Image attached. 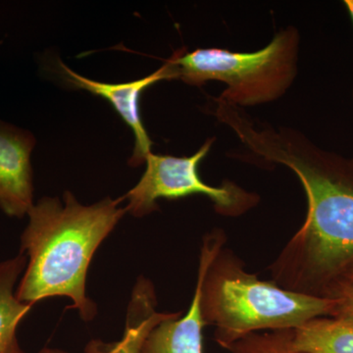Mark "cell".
Returning <instances> with one entry per match:
<instances>
[{
	"instance_id": "obj_1",
	"label": "cell",
	"mask_w": 353,
	"mask_h": 353,
	"mask_svg": "<svg viewBox=\"0 0 353 353\" xmlns=\"http://www.w3.org/2000/svg\"><path fill=\"white\" fill-rule=\"evenodd\" d=\"M213 113L238 136L234 158L294 171L307 196L303 227L269 267L283 289L328 297L353 264V160L326 152L301 132L252 119L243 108L218 99Z\"/></svg>"
},
{
	"instance_id": "obj_2",
	"label": "cell",
	"mask_w": 353,
	"mask_h": 353,
	"mask_svg": "<svg viewBox=\"0 0 353 353\" xmlns=\"http://www.w3.org/2000/svg\"><path fill=\"white\" fill-rule=\"evenodd\" d=\"M43 197L28 212L20 253L29 259L16 297L31 304L53 296L71 299L83 321L97 315V305L85 294L88 266L99 246L127 212L121 199L110 197L82 205L73 194Z\"/></svg>"
},
{
	"instance_id": "obj_3",
	"label": "cell",
	"mask_w": 353,
	"mask_h": 353,
	"mask_svg": "<svg viewBox=\"0 0 353 353\" xmlns=\"http://www.w3.org/2000/svg\"><path fill=\"white\" fill-rule=\"evenodd\" d=\"M222 230L205 234L202 241L197 283L205 326L215 327V341L229 350L248 334L294 330L309 320L331 317L332 297L299 294L260 280L248 273L240 257L224 248Z\"/></svg>"
},
{
	"instance_id": "obj_4",
	"label": "cell",
	"mask_w": 353,
	"mask_h": 353,
	"mask_svg": "<svg viewBox=\"0 0 353 353\" xmlns=\"http://www.w3.org/2000/svg\"><path fill=\"white\" fill-rule=\"evenodd\" d=\"M299 41V30L288 27L252 52L183 48L168 59L183 83L196 87L209 81L224 83L227 88L220 99L243 108L277 101L287 92L297 74Z\"/></svg>"
},
{
	"instance_id": "obj_5",
	"label": "cell",
	"mask_w": 353,
	"mask_h": 353,
	"mask_svg": "<svg viewBox=\"0 0 353 353\" xmlns=\"http://www.w3.org/2000/svg\"><path fill=\"white\" fill-rule=\"evenodd\" d=\"M215 139H208L192 157H176L150 152L145 157L146 169L136 187L120 197L127 201V212L134 217H143L158 210L157 201L183 197L208 196L214 203L215 210L227 217H239L255 208L260 196L248 192L232 181L225 180L220 187H212L201 180L199 164L212 148Z\"/></svg>"
},
{
	"instance_id": "obj_6",
	"label": "cell",
	"mask_w": 353,
	"mask_h": 353,
	"mask_svg": "<svg viewBox=\"0 0 353 353\" xmlns=\"http://www.w3.org/2000/svg\"><path fill=\"white\" fill-rule=\"evenodd\" d=\"M58 69L64 82L76 90H87L92 94L106 99L117 111L128 126L131 128L134 137V148L129 164L138 167L145 162V157L152 152V141L143 125L141 111V94L146 88L160 81L176 80L178 70L170 60H165L161 68L154 73L129 83H108L97 82L77 74L61 60H58Z\"/></svg>"
},
{
	"instance_id": "obj_7",
	"label": "cell",
	"mask_w": 353,
	"mask_h": 353,
	"mask_svg": "<svg viewBox=\"0 0 353 353\" xmlns=\"http://www.w3.org/2000/svg\"><path fill=\"white\" fill-rule=\"evenodd\" d=\"M34 145L31 132L0 121V208L10 217L22 218L34 205Z\"/></svg>"
},
{
	"instance_id": "obj_8",
	"label": "cell",
	"mask_w": 353,
	"mask_h": 353,
	"mask_svg": "<svg viewBox=\"0 0 353 353\" xmlns=\"http://www.w3.org/2000/svg\"><path fill=\"white\" fill-rule=\"evenodd\" d=\"M201 285L196 283L187 314L167 313L163 319L148 330L138 353H202Z\"/></svg>"
},
{
	"instance_id": "obj_9",
	"label": "cell",
	"mask_w": 353,
	"mask_h": 353,
	"mask_svg": "<svg viewBox=\"0 0 353 353\" xmlns=\"http://www.w3.org/2000/svg\"><path fill=\"white\" fill-rule=\"evenodd\" d=\"M26 267L27 256L23 253L0 263V353H26L18 341L17 328L32 305L20 301L15 292Z\"/></svg>"
},
{
	"instance_id": "obj_10",
	"label": "cell",
	"mask_w": 353,
	"mask_h": 353,
	"mask_svg": "<svg viewBox=\"0 0 353 353\" xmlns=\"http://www.w3.org/2000/svg\"><path fill=\"white\" fill-rule=\"evenodd\" d=\"M294 343L304 353H353V326L333 317L314 318L294 330Z\"/></svg>"
},
{
	"instance_id": "obj_11",
	"label": "cell",
	"mask_w": 353,
	"mask_h": 353,
	"mask_svg": "<svg viewBox=\"0 0 353 353\" xmlns=\"http://www.w3.org/2000/svg\"><path fill=\"white\" fill-rule=\"evenodd\" d=\"M231 353H304L294 343V330L257 332L248 334L230 348Z\"/></svg>"
},
{
	"instance_id": "obj_12",
	"label": "cell",
	"mask_w": 353,
	"mask_h": 353,
	"mask_svg": "<svg viewBox=\"0 0 353 353\" xmlns=\"http://www.w3.org/2000/svg\"><path fill=\"white\" fill-rule=\"evenodd\" d=\"M328 297L336 301L331 317L353 326V285H336Z\"/></svg>"
},
{
	"instance_id": "obj_13",
	"label": "cell",
	"mask_w": 353,
	"mask_h": 353,
	"mask_svg": "<svg viewBox=\"0 0 353 353\" xmlns=\"http://www.w3.org/2000/svg\"><path fill=\"white\" fill-rule=\"evenodd\" d=\"M353 285V264L347 269V271H345V273L343 274L340 282H339L336 285ZM336 285H334V287H336Z\"/></svg>"
},
{
	"instance_id": "obj_14",
	"label": "cell",
	"mask_w": 353,
	"mask_h": 353,
	"mask_svg": "<svg viewBox=\"0 0 353 353\" xmlns=\"http://www.w3.org/2000/svg\"><path fill=\"white\" fill-rule=\"evenodd\" d=\"M345 3V6L347 7L348 14H350V18H352V24H353V0H345L343 1ZM353 97V92H352Z\"/></svg>"
},
{
	"instance_id": "obj_15",
	"label": "cell",
	"mask_w": 353,
	"mask_h": 353,
	"mask_svg": "<svg viewBox=\"0 0 353 353\" xmlns=\"http://www.w3.org/2000/svg\"><path fill=\"white\" fill-rule=\"evenodd\" d=\"M39 353H67L62 352V350H52V348H43Z\"/></svg>"
},
{
	"instance_id": "obj_16",
	"label": "cell",
	"mask_w": 353,
	"mask_h": 353,
	"mask_svg": "<svg viewBox=\"0 0 353 353\" xmlns=\"http://www.w3.org/2000/svg\"><path fill=\"white\" fill-rule=\"evenodd\" d=\"M353 160V159H352Z\"/></svg>"
}]
</instances>
